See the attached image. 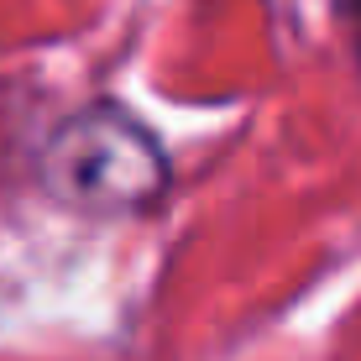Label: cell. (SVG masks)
I'll list each match as a JSON object with an SVG mask.
<instances>
[{"label":"cell","mask_w":361,"mask_h":361,"mask_svg":"<svg viewBox=\"0 0 361 361\" xmlns=\"http://www.w3.org/2000/svg\"><path fill=\"white\" fill-rule=\"evenodd\" d=\"M37 183L73 215L142 220L173 194V157L131 105L99 94L47 126L37 147Z\"/></svg>","instance_id":"obj_1"},{"label":"cell","mask_w":361,"mask_h":361,"mask_svg":"<svg viewBox=\"0 0 361 361\" xmlns=\"http://www.w3.org/2000/svg\"><path fill=\"white\" fill-rule=\"evenodd\" d=\"M335 6V16L345 21V37H351V63L361 73V0H330Z\"/></svg>","instance_id":"obj_2"}]
</instances>
